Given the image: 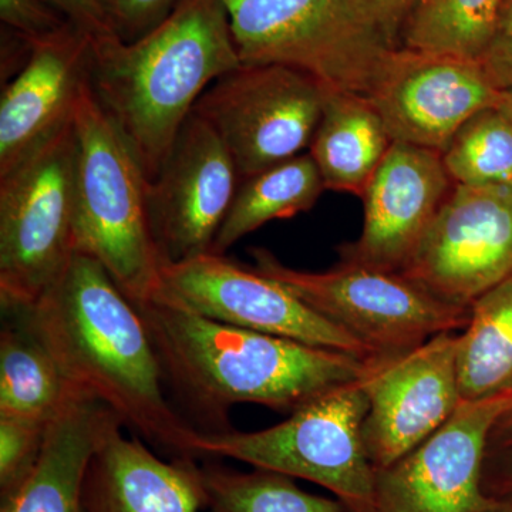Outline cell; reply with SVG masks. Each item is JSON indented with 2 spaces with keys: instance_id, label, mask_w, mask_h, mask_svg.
<instances>
[{
  "instance_id": "cell-29",
  "label": "cell",
  "mask_w": 512,
  "mask_h": 512,
  "mask_svg": "<svg viewBox=\"0 0 512 512\" xmlns=\"http://www.w3.org/2000/svg\"><path fill=\"white\" fill-rule=\"evenodd\" d=\"M483 490L493 500L512 498V403L495 419L488 433Z\"/></svg>"
},
{
  "instance_id": "cell-3",
  "label": "cell",
  "mask_w": 512,
  "mask_h": 512,
  "mask_svg": "<svg viewBox=\"0 0 512 512\" xmlns=\"http://www.w3.org/2000/svg\"><path fill=\"white\" fill-rule=\"evenodd\" d=\"M241 64L224 3L181 0L136 42L93 37L90 86L153 181L205 90Z\"/></svg>"
},
{
  "instance_id": "cell-33",
  "label": "cell",
  "mask_w": 512,
  "mask_h": 512,
  "mask_svg": "<svg viewBox=\"0 0 512 512\" xmlns=\"http://www.w3.org/2000/svg\"><path fill=\"white\" fill-rule=\"evenodd\" d=\"M46 2L90 36L113 35L96 0H46Z\"/></svg>"
},
{
  "instance_id": "cell-7",
  "label": "cell",
  "mask_w": 512,
  "mask_h": 512,
  "mask_svg": "<svg viewBox=\"0 0 512 512\" xmlns=\"http://www.w3.org/2000/svg\"><path fill=\"white\" fill-rule=\"evenodd\" d=\"M77 158L73 117L72 123L0 175L2 311L35 305L76 254Z\"/></svg>"
},
{
  "instance_id": "cell-2",
  "label": "cell",
  "mask_w": 512,
  "mask_h": 512,
  "mask_svg": "<svg viewBox=\"0 0 512 512\" xmlns=\"http://www.w3.org/2000/svg\"><path fill=\"white\" fill-rule=\"evenodd\" d=\"M136 306L165 382L205 420L201 431L231 430L227 413L235 404L291 414L369 369L370 357L235 328L165 299Z\"/></svg>"
},
{
  "instance_id": "cell-10",
  "label": "cell",
  "mask_w": 512,
  "mask_h": 512,
  "mask_svg": "<svg viewBox=\"0 0 512 512\" xmlns=\"http://www.w3.org/2000/svg\"><path fill=\"white\" fill-rule=\"evenodd\" d=\"M156 298L235 328L366 359L375 356L363 343L313 311L285 286L225 255L208 252L165 265Z\"/></svg>"
},
{
  "instance_id": "cell-1",
  "label": "cell",
  "mask_w": 512,
  "mask_h": 512,
  "mask_svg": "<svg viewBox=\"0 0 512 512\" xmlns=\"http://www.w3.org/2000/svg\"><path fill=\"white\" fill-rule=\"evenodd\" d=\"M15 311L25 315L74 386L148 443L174 457H192L197 427L168 402L146 323L100 262L76 252L35 305Z\"/></svg>"
},
{
  "instance_id": "cell-32",
  "label": "cell",
  "mask_w": 512,
  "mask_h": 512,
  "mask_svg": "<svg viewBox=\"0 0 512 512\" xmlns=\"http://www.w3.org/2000/svg\"><path fill=\"white\" fill-rule=\"evenodd\" d=\"M366 18L379 29L393 47H400V39L407 20L419 0H355Z\"/></svg>"
},
{
  "instance_id": "cell-22",
  "label": "cell",
  "mask_w": 512,
  "mask_h": 512,
  "mask_svg": "<svg viewBox=\"0 0 512 512\" xmlns=\"http://www.w3.org/2000/svg\"><path fill=\"white\" fill-rule=\"evenodd\" d=\"M457 377L463 403L512 394V279L471 303L458 332Z\"/></svg>"
},
{
  "instance_id": "cell-9",
  "label": "cell",
  "mask_w": 512,
  "mask_h": 512,
  "mask_svg": "<svg viewBox=\"0 0 512 512\" xmlns=\"http://www.w3.org/2000/svg\"><path fill=\"white\" fill-rule=\"evenodd\" d=\"M329 87L282 64H241L205 90L194 113L210 123L251 177L309 150Z\"/></svg>"
},
{
  "instance_id": "cell-16",
  "label": "cell",
  "mask_w": 512,
  "mask_h": 512,
  "mask_svg": "<svg viewBox=\"0 0 512 512\" xmlns=\"http://www.w3.org/2000/svg\"><path fill=\"white\" fill-rule=\"evenodd\" d=\"M453 187L439 151L393 143L362 195V234L339 248L340 262L402 272Z\"/></svg>"
},
{
  "instance_id": "cell-8",
  "label": "cell",
  "mask_w": 512,
  "mask_h": 512,
  "mask_svg": "<svg viewBox=\"0 0 512 512\" xmlns=\"http://www.w3.org/2000/svg\"><path fill=\"white\" fill-rule=\"evenodd\" d=\"M251 254L255 271L285 286L375 356L403 355L440 333L461 332L470 316V308L437 298L400 272L346 262L325 272L299 271L268 249Z\"/></svg>"
},
{
  "instance_id": "cell-30",
  "label": "cell",
  "mask_w": 512,
  "mask_h": 512,
  "mask_svg": "<svg viewBox=\"0 0 512 512\" xmlns=\"http://www.w3.org/2000/svg\"><path fill=\"white\" fill-rule=\"evenodd\" d=\"M0 22L30 40H39L60 32L70 20L46 0H0Z\"/></svg>"
},
{
  "instance_id": "cell-18",
  "label": "cell",
  "mask_w": 512,
  "mask_h": 512,
  "mask_svg": "<svg viewBox=\"0 0 512 512\" xmlns=\"http://www.w3.org/2000/svg\"><path fill=\"white\" fill-rule=\"evenodd\" d=\"M120 420L104 431L86 483V512H200L207 508L194 457L164 461L138 437L128 439Z\"/></svg>"
},
{
  "instance_id": "cell-6",
  "label": "cell",
  "mask_w": 512,
  "mask_h": 512,
  "mask_svg": "<svg viewBox=\"0 0 512 512\" xmlns=\"http://www.w3.org/2000/svg\"><path fill=\"white\" fill-rule=\"evenodd\" d=\"M242 64H282L367 96L396 49L355 0H221Z\"/></svg>"
},
{
  "instance_id": "cell-31",
  "label": "cell",
  "mask_w": 512,
  "mask_h": 512,
  "mask_svg": "<svg viewBox=\"0 0 512 512\" xmlns=\"http://www.w3.org/2000/svg\"><path fill=\"white\" fill-rule=\"evenodd\" d=\"M480 63L498 92H512V0L501 2Z\"/></svg>"
},
{
  "instance_id": "cell-14",
  "label": "cell",
  "mask_w": 512,
  "mask_h": 512,
  "mask_svg": "<svg viewBox=\"0 0 512 512\" xmlns=\"http://www.w3.org/2000/svg\"><path fill=\"white\" fill-rule=\"evenodd\" d=\"M512 394L461 403L419 447L376 470L370 512H481L500 500L483 490L485 443Z\"/></svg>"
},
{
  "instance_id": "cell-27",
  "label": "cell",
  "mask_w": 512,
  "mask_h": 512,
  "mask_svg": "<svg viewBox=\"0 0 512 512\" xmlns=\"http://www.w3.org/2000/svg\"><path fill=\"white\" fill-rule=\"evenodd\" d=\"M49 423L0 416V500L12 494L35 466Z\"/></svg>"
},
{
  "instance_id": "cell-5",
  "label": "cell",
  "mask_w": 512,
  "mask_h": 512,
  "mask_svg": "<svg viewBox=\"0 0 512 512\" xmlns=\"http://www.w3.org/2000/svg\"><path fill=\"white\" fill-rule=\"evenodd\" d=\"M367 409L360 379L323 393L268 429H195L190 453L232 458L309 481L335 495L349 512H370L376 468L363 439Z\"/></svg>"
},
{
  "instance_id": "cell-17",
  "label": "cell",
  "mask_w": 512,
  "mask_h": 512,
  "mask_svg": "<svg viewBox=\"0 0 512 512\" xmlns=\"http://www.w3.org/2000/svg\"><path fill=\"white\" fill-rule=\"evenodd\" d=\"M93 36L70 22L33 42L23 69L2 84L0 175L72 123L77 101L90 83Z\"/></svg>"
},
{
  "instance_id": "cell-21",
  "label": "cell",
  "mask_w": 512,
  "mask_h": 512,
  "mask_svg": "<svg viewBox=\"0 0 512 512\" xmlns=\"http://www.w3.org/2000/svg\"><path fill=\"white\" fill-rule=\"evenodd\" d=\"M79 392L25 315L3 311L0 416L52 421Z\"/></svg>"
},
{
  "instance_id": "cell-23",
  "label": "cell",
  "mask_w": 512,
  "mask_h": 512,
  "mask_svg": "<svg viewBox=\"0 0 512 512\" xmlns=\"http://www.w3.org/2000/svg\"><path fill=\"white\" fill-rule=\"evenodd\" d=\"M325 190L322 175L309 153L242 178L212 245V254L225 255L232 245L266 222L288 220L311 210Z\"/></svg>"
},
{
  "instance_id": "cell-34",
  "label": "cell",
  "mask_w": 512,
  "mask_h": 512,
  "mask_svg": "<svg viewBox=\"0 0 512 512\" xmlns=\"http://www.w3.org/2000/svg\"><path fill=\"white\" fill-rule=\"evenodd\" d=\"M500 107L501 110L504 111L505 116L508 117V120H510V123L512 124V92L503 93V99H501Z\"/></svg>"
},
{
  "instance_id": "cell-19",
  "label": "cell",
  "mask_w": 512,
  "mask_h": 512,
  "mask_svg": "<svg viewBox=\"0 0 512 512\" xmlns=\"http://www.w3.org/2000/svg\"><path fill=\"white\" fill-rule=\"evenodd\" d=\"M114 420L106 404L79 392L47 426L45 443L28 476L0 512H86L84 483L94 451Z\"/></svg>"
},
{
  "instance_id": "cell-35",
  "label": "cell",
  "mask_w": 512,
  "mask_h": 512,
  "mask_svg": "<svg viewBox=\"0 0 512 512\" xmlns=\"http://www.w3.org/2000/svg\"><path fill=\"white\" fill-rule=\"evenodd\" d=\"M481 512H512V498L507 500H500L494 507L488 508V510Z\"/></svg>"
},
{
  "instance_id": "cell-26",
  "label": "cell",
  "mask_w": 512,
  "mask_h": 512,
  "mask_svg": "<svg viewBox=\"0 0 512 512\" xmlns=\"http://www.w3.org/2000/svg\"><path fill=\"white\" fill-rule=\"evenodd\" d=\"M441 157L454 184L512 185V124L500 104L471 116Z\"/></svg>"
},
{
  "instance_id": "cell-28",
  "label": "cell",
  "mask_w": 512,
  "mask_h": 512,
  "mask_svg": "<svg viewBox=\"0 0 512 512\" xmlns=\"http://www.w3.org/2000/svg\"><path fill=\"white\" fill-rule=\"evenodd\" d=\"M107 25L121 42H136L163 23L181 0H96Z\"/></svg>"
},
{
  "instance_id": "cell-12",
  "label": "cell",
  "mask_w": 512,
  "mask_h": 512,
  "mask_svg": "<svg viewBox=\"0 0 512 512\" xmlns=\"http://www.w3.org/2000/svg\"><path fill=\"white\" fill-rule=\"evenodd\" d=\"M366 97L393 143L443 153L458 128L498 106L503 93L478 60L400 46L390 50Z\"/></svg>"
},
{
  "instance_id": "cell-20",
  "label": "cell",
  "mask_w": 512,
  "mask_h": 512,
  "mask_svg": "<svg viewBox=\"0 0 512 512\" xmlns=\"http://www.w3.org/2000/svg\"><path fill=\"white\" fill-rule=\"evenodd\" d=\"M392 146L382 117L366 96L329 89L308 150L326 190L362 198Z\"/></svg>"
},
{
  "instance_id": "cell-25",
  "label": "cell",
  "mask_w": 512,
  "mask_h": 512,
  "mask_svg": "<svg viewBox=\"0 0 512 512\" xmlns=\"http://www.w3.org/2000/svg\"><path fill=\"white\" fill-rule=\"evenodd\" d=\"M503 0H419L400 46L480 62Z\"/></svg>"
},
{
  "instance_id": "cell-15",
  "label": "cell",
  "mask_w": 512,
  "mask_h": 512,
  "mask_svg": "<svg viewBox=\"0 0 512 512\" xmlns=\"http://www.w3.org/2000/svg\"><path fill=\"white\" fill-rule=\"evenodd\" d=\"M241 180L222 138L192 111L148 185L151 222L165 265L211 252Z\"/></svg>"
},
{
  "instance_id": "cell-4",
  "label": "cell",
  "mask_w": 512,
  "mask_h": 512,
  "mask_svg": "<svg viewBox=\"0 0 512 512\" xmlns=\"http://www.w3.org/2000/svg\"><path fill=\"white\" fill-rule=\"evenodd\" d=\"M74 128L79 144L74 252L100 262L134 305L151 301L160 292L165 259L148 207L150 181L90 83L77 101Z\"/></svg>"
},
{
  "instance_id": "cell-11",
  "label": "cell",
  "mask_w": 512,
  "mask_h": 512,
  "mask_svg": "<svg viewBox=\"0 0 512 512\" xmlns=\"http://www.w3.org/2000/svg\"><path fill=\"white\" fill-rule=\"evenodd\" d=\"M400 274L461 308L512 279V185L454 184Z\"/></svg>"
},
{
  "instance_id": "cell-13",
  "label": "cell",
  "mask_w": 512,
  "mask_h": 512,
  "mask_svg": "<svg viewBox=\"0 0 512 512\" xmlns=\"http://www.w3.org/2000/svg\"><path fill=\"white\" fill-rule=\"evenodd\" d=\"M457 340L458 332H444L403 355L370 357L362 377L369 403L363 439L376 470L423 444L463 403Z\"/></svg>"
},
{
  "instance_id": "cell-24",
  "label": "cell",
  "mask_w": 512,
  "mask_h": 512,
  "mask_svg": "<svg viewBox=\"0 0 512 512\" xmlns=\"http://www.w3.org/2000/svg\"><path fill=\"white\" fill-rule=\"evenodd\" d=\"M200 477L211 512H349L338 498L308 493L295 478L265 468L238 471L205 463Z\"/></svg>"
}]
</instances>
